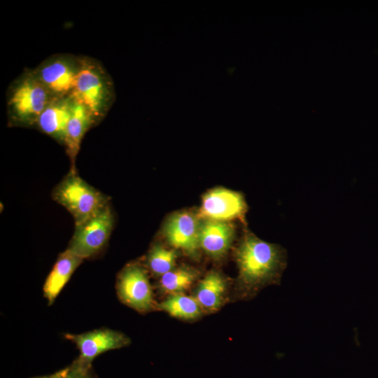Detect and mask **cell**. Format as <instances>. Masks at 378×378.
Masks as SVG:
<instances>
[{
	"label": "cell",
	"mask_w": 378,
	"mask_h": 378,
	"mask_svg": "<svg viewBox=\"0 0 378 378\" xmlns=\"http://www.w3.org/2000/svg\"><path fill=\"white\" fill-rule=\"evenodd\" d=\"M225 291V282L217 272L209 273L200 282L195 298L202 308L216 311L220 308Z\"/></svg>",
	"instance_id": "obj_15"
},
{
	"label": "cell",
	"mask_w": 378,
	"mask_h": 378,
	"mask_svg": "<svg viewBox=\"0 0 378 378\" xmlns=\"http://www.w3.org/2000/svg\"><path fill=\"white\" fill-rule=\"evenodd\" d=\"M83 260L68 248L59 255L43 286L50 304L54 302Z\"/></svg>",
	"instance_id": "obj_13"
},
{
	"label": "cell",
	"mask_w": 378,
	"mask_h": 378,
	"mask_svg": "<svg viewBox=\"0 0 378 378\" xmlns=\"http://www.w3.org/2000/svg\"><path fill=\"white\" fill-rule=\"evenodd\" d=\"M113 226L108 205L85 221L76 225L68 249L84 259L97 253L106 245Z\"/></svg>",
	"instance_id": "obj_6"
},
{
	"label": "cell",
	"mask_w": 378,
	"mask_h": 378,
	"mask_svg": "<svg viewBox=\"0 0 378 378\" xmlns=\"http://www.w3.org/2000/svg\"><path fill=\"white\" fill-rule=\"evenodd\" d=\"M198 218L188 211L176 213L167 220L163 228L164 234L172 246L194 257L200 247L201 223Z\"/></svg>",
	"instance_id": "obj_9"
},
{
	"label": "cell",
	"mask_w": 378,
	"mask_h": 378,
	"mask_svg": "<svg viewBox=\"0 0 378 378\" xmlns=\"http://www.w3.org/2000/svg\"><path fill=\"white\" fill-rule=\"evenodd\" d=\"M53 98L34 70H25L8 89L6 105L9 122L18 126L36 125Z\"/></svg>",
	"instance_id": "obj_3"
},
{
	"label": "cell",
	"mask_w": 378,
	"mask_h": 378,
	"mask_svg": "<svg viewBox=\"0 0 378 378\" xmlns=\"http://www.w3.org/2000/svg\"><path fill=\"white\" fill-rule=\"evenodd\" d=\"M74 100L71 97H54L38 118L36 126L41 132L64 144Z\"/></svg>",
	"instance_id": "obj_11"
},
{
	"label": "cell",
	"mask_w": 378,
	"mask_h": 378,
	"mask_svg": "<svg viewBox=\"0 0 378 378\" xmlns=\"http://www.w3.org/2000/svg\"><path fill=\"white\" fill-rule=\"evenodd\" d=\"M97 123L90 112L74 100L72 114L68 123L64 144L72 162H74L76 158L85 134Z\"/></svg>",
	"instance_id": "obj_14"
},
{
	"label": "cell",
	"mask_w": 378,
	"mask_h": 378,
	"mask_svg": "<svg viewBox=\"0 0 378 378\" xmlns=\"http://www.w3.org/2000/svg\"><path fill=\"white\" fill-rule=\"evenodd\" d=\"M54 199L74 216L76 225L94 216L108 206L104 195L71 172L55 188Z\"/></svg>",
	"instance_id": "obj_4"
},
{
	"label": "cell",
	"mask_w": 378,
	"mask_h": 378,
	"mask_svg": "<svg viewBox=\"0 0 378 378\" xmlns=\"http://www.w3.org/2000/svg\"><path fill=\"white\" fill-rule=\"evenodd\" d=\"M176 257L175 251L157 244L149 253L148 264L153 273L162 276L174 270Z\"/></svg>",
	"instance_id": "obj_18"
},
{
	"label": "cell",
	"mask_w": 378,
	"mask_h": 378,
	"mask_svg": "<svg viewBox=\"0 0 378 378\" xmlns=\"http://www.w3.org/2000/svg\"><path fill=\"white\" fill-rule=\"evenodd\" d=\"M67 370H68V368L63 369L62 370H59L51 375L46 376L43 377H38V378H62L66 374Z\"/></svg>",
	"instance_id": "obj_20"
},
{
	"label": "cell",
	"mask_w": 378,
	"mask_h": 378,
	"mask_svg": "<svg viewBox=\"0 0 378 378\" xmlns=\"http://www.w3.org/2000/svg\"><path fill=\"white\" fill-rule=\"evenodd\" d=\"M90 367V363L79 358L62 378H92Z\"/></svg>",
	"instance_id": "obj_19"
},
{
	"label": "cell",
	"mask_w": 378,
	"mask_h": 378,
	"mask_svg": "<svg viewBox=\"0 0 378 378\" xmlns=\"http://www.w3.org/2000/svg\"><path fill=\"white\" fill-rule=\"evenodd\" d=\"M159 307L171 316L183 319H195L202 314V307L196 298L183 293L172 295Z\"/></svg>",
	"instance_id": "obj_16"
},
{
	"label": "cell",
	"mask_w": 378,
	"mask_h": 378,
	"mask_svg": "<svg viewBox=\"0 0 378 378\" xmlns=\"http://www.w3.org/2000/svg\"><path fill=\"white\" fill-rule=\"evenodd\" d=\"M65 337L74 342L80 350V358L88 362L106 351L126 346L129 339L123 334L109 329H100L88 332Z\"/></svg>",
	"instance_id": "obj_10"
},
{
	"label": "cell",
	"mask_w": 378,
	"mask_h": 378,
	"mask_svg": "<svg viewBox=\"0 0 378 378\" xmlns=\"http://www.w3.org/2000/svg\"><path fill=\"white\" fill-rule=\"evenodd\" d=\"M197 276L198 272L190 267L174 269L161 276L160 286L165 293L172 295L181 294L191 287Z\"/></svg>",
	"instance_id": "obj_17"
},
{
	"label": "cell",
	"mask_w": 378,
	"mask_h": 378,
	"mask_svg": "<svg viewBox=\"0 0 378 378\" xmlns=\"http://www.w3.org/2000/svg\"><path fill=\"white\" fill-rule=\"evenodd\" d=\"M80 57L57 54L33 69L53 97H70L76 83Z\"/></svg>",
	"instance_id": "obj_5"
},
{
	"label": "cell",
	"mask_w": 378,
	"mask_h": 378,
	"mask_svg": "<svg viewBox=\"0 0 378 378\" xmlns=\"http://www.w3.org/2000/svg\"><path fill=\"white\" fill-rule=\"evenodd\" d=\"M246 211V203L241 193L220 188L210 190L203 197L197 216L227 222L243 218Z\"/></svg>",
	"instance_id": "obj_8"
},
{
	"label": "cell",
	"mask_w": 378,
	"mask_h": 378,
	"mask_svg": "<svg viewBox=\"0 0 378 378\" xmlns=\"http://www.w3.org/2000/svg\"><path fill=\"white\" fill-rule=\"evenodd\" d=\"M70 97L83 106L97 122L106 115L115 101V88L111 76L99 61L80 57L78 73Z\"/></svg>",
	"instance_id": "obj_2"
},
{
	"label": "cell",
	"mask_w": 378,
	"mask_h": 378,
	"mask_svg": "<svg viewBox=\"0 0 378 378\" xmlns=\"http://www.w3.org/2000/svg\"><path fill=\"white\" fill-rule=\"evenodd\" d=\"M118 293L122 302L139 312L153 305V293L146 272L137 265L127 267L118 280Z\"/></svg>",
	"instance_id": "obj_7"
},
{
	"label": "cell",
	"mask_w": 378,
	"mask_h": 378,
	"mask_svg": "<svg viewBox=\"0 0 378 378\" xmlns=\"http://www.w3.org/2000/svg\"><path fill=\"white\" fill-rule=\"evenodd\" d=\"M239 281L244 295H251L263 286L278 283L286 265V251L246 232L236 251Z\"/></svg>",
	"instance_id": "obj_1"
},
{
	"label": "cell",
	"mask_w": 378,
	"mask_h": 378,
	"mask_svg": "<svg viewBox=\"0 0 378 378\" xmlns=\"http://www.w3.org/2000/svg\"><path fill=\"white\" fill-rule=\"evenodd\" d=\"M234 236V227L230 223L205 219L200 225V247L218 259L227 251Z\"/></svg>",
	"instance_id": "obj_12"
}]
</instances>
